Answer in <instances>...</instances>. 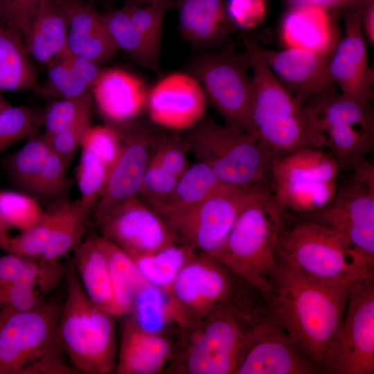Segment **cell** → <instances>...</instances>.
<instances>
[{"instance_id": "obj_1", "label": "cell", "mask_w": 374, "mask_h": 374, "mask_svg": "<svg viewBox=\"0 0 374 374\" xmlns=\"http://www.w3.org/2000/svg\"><path fill=\"white\" fill-rule=\"evenodd\" d=\"M347 298L348 288L319 284L278 262L267 299L268 315L325 373Z\"/></svg>"}, {"instance_id": "obj_2", "label": "cell", "mask_w": 374, "mask_h": 374, "mask_svg": "<svg viewBox=\"0 0 374 374\" xmlns=\"http://www.w3.org/2000/svg\"><path fill=\"white\" fill-rule=\"evenodd\" d=\"M177 327L191 325L229 309L256 321L269 318L262 292L216 258L197 252L167 291Z\"/></svg>"}, {"instance_id": "obj_3", "label": "cell", "mask_w": 374, "mask_h": 374, "mask_svg": "<svg viewBox=\"0 0 374 374\" xmlns=\"http://www.w3.org/2000/svg\"><path fill=\"white\" fill-rule=\"evenodd\" d=\"M252 71L253 95L247 132L274 160L310 147V110L278 80L264 60L256 37L241 35Z\"/></svg>"}, {"instance_id": "obj_4", "label": "cell", "mask_w": 374, "mask_h": 374, "mask_svg": "<svg viewBox=\"0 0 374 374\" xmlns=\"http://www.w3.org/2000/svg\"><path fill=\"white\" fill-rule=\"evenodd\" d=\"M278 262L302 276L327 286L348 288L354 280L374 275V262L362 256L330 229L290 215L276 247Z\"/></svg>"}, {"instance_id": "obj_5", "label": "cell", "mask_w": 374, "mask_h": 374, "mask_svg": "<svg viewBox=\"0 0 374 374\" xmlns=\"http://www.w3.org/2000/svg\"><path fill=\"white\" fill-rule=\"evenodd\" d=\"M62 305L44 300L0 319V374H76L65 360L59 331Z\"/></svg>"}, {"instance_id": "obj_6", "label": "cell", "mask_w": 374, "mask_h": 374, "mask_svg": "<svg viewBox=\"0 0 374 374\" xmlns=\"http://www.w3.org/2000/svg\"><path fill=\"white\" fill-rule=\"evenodd\" d=\"M188 152L224 184L271 191L274 159L251 134L203 118L182 138Z\"/></svg>"}, {"instance_id": "obj_7", "label": "cell", "mask_w": 374, "mask_h": 374, "mask_svg": "<svg viewBox=\"0 0 374 374\" xmlns=\"http://www.w3.org/2000/svg\"><path fill=\"white\" fill-rule=\"evenodd\" d=\"M288 215L271 192L261 194L242 211L215 257L253 284L266 299L278 267L276 247Z\"/></svg>"}, {"instance_id": "obj_8", "label": "cell", "mask_w": 374, "mask_h": 374, "mask_svg": "<svg viewBox=\"0 0 374 374\" xmlns=\"http://www.w3.org/2000/svg\"><path fill=\"white\" fill-rule=\"evenodd\" d=\"M64 278L66 296L61 306L59 331L71 365L79 373L114 371L118 353L114 317L88 297L73 264L66 265Z\"/></svg>"}, {"instance_id": "obj_9", "label": "cell", "mask_w": 374, "mask_h": 374, "mask_svg": "<svg viewBox=\"0 0 374 374\" xmlns=\"http://www.w3.org/2000/svg\"><path fill=\"white\" fill-rule=\"evenodd\" d=\"M257 322L224 309L191 325L176 328L174 353L165 373L235 374L242 348Z\"/></svg>"}, {"instance_id": "obj_10", "label": "cell", "mask_w": 374, "mask_h": 374, "mask_svg": "<svg viewBox=\"0 0 374 374\" xmlns=\"http://www.w3.org/2000/svg\"><path fill=\"white\" fill-rule=\"evenodd\" d=\"M310 110V147L328 151L340 169L369 153L374 145V116L371 103L341 93L314 97Z\"/></svg>"}, {"instance_id": "obj_11", "label": "cell", "mask_w": 374, "mask_h": 374, "mask_svg": "<svg viewBox=\"0 0 374 374\" xmlns=\"http://www.w3.org/2000/svg\"><path fill=\"white\" fill-rule=\"evenodd\" d=\"M339 169L335 157L325 149L297 150L274 160L271 193L288 214L317 212L334 197Z\"/></svg>"}, {"instance_id": "obj_12", "label": "cell", "mask_w": 374, "mask_h": 374, "mask_svg": "<svg viewBox=\"0 0 374 374\" xmlns=\"http://www.w3.org/2000/svg\"><path fill=\"white\" fill-rule=\"evenodd\" d=\"M350 168L352 177L338 186L323 208L300 216L334 231L352 249L374 262V166L361 157Z\"/></svg>"}, {"instance_id": "obj_13", "label": "cell", "mask_w": 374, "mask_h": 374, "mask_svg": "<svg viewBox=\"0 0 374 374\" xmlns=\"http://www.w3.org/2000/svg\"><path fill=\"white\" fill-rule=\"evenodd\" d=\"M226 126L247 132L253 79L247 53L228 49L199 55L189 64Z\"/></svg>"}, {"instance_id": "obj_14", "label": "cell", "mask_w": 374, "mask_h": 374, "mask_svg": "<svg viewBox=\"0 0 374 374\" xmlns=\"http://www.w3.org/2000/svg\"><path fill=\"white\" fill-rule=\"evenodd\" d=\"M231 186L185 211L162 217L179 242L215 257L242 211L261 194Z\"/></svg>"}, {"instance_id": "obj_15", "label": "cell", "mask_w": 374, "mask_h": 374, "mask_svg": "<svg viewBox=\"0 0 374 374\" xmlns=\"http://www.w3.org/2000/svg\"><path fill=\"white\" fill-rule=\"evenodd\" d=\"M325 373H374V275L348 286L341 328Z\"/></svg>"}, {"instance_id": "obj_16", "label": "cell", "mask_w": 374, "mask_h": 374, "mask_svg": "<svg viewBox=\"0 0 374 374\" xmlns=\"http://www.w3.org/2000/svg\"><path fill=\"white\" fill-rule=\"evenodd\" d=\"M289 335L269 318L257 322L240 352L235 374H318Z\"/></svg>"}, {"instance_id": "obj_17", "label": "cell", "mask_w": 374, "mask_h": 374, "mask_svg": "<svg viewBox=\"0 0 374 374\" xmlns=\"http://www.w3.org/2000/svg\"><path fill=\"white\" fill-rule=\"evenodd\" d=\"M102 236L132 255H144L179 243L163 219L138 196L119 205L97 223Z\"/></svg>"}, {"instance_id": "obj_18", "label": "cell", "mask_w": 374, "mask_h": 374, "mask_svg": "<svg viewBox=\"0 0 374 374\" xmlns=\"http://www.w3.org/2000/svg\"><path fill=\"white\" fill-rule=\"evenodd\" d=\"M66 265L6 253L0 256V312L30 310L64 276Z\"/></svg>"}, {"instance_id": "obj_19", "label": "cell", "mask_w": 374, "mask_h": 374, "mask_svg": "<svg viewBox=\"0 0 374 374\" xmlns=\"http://www.w3.org/2000/svg\"><path fill=\"white\" fill-rule=\"evenodd\" d=\"M125 125L119 130L123 137L121 152L94 208L96 223L119 205L138 196L150 158L155 136L141 125L130 123Z\"/></svg>"}, {"instance_id": "obj_20", "label": "cell", "mask_w": 374, "mask_h": 374, "mask_svg": "<svg viewBox=\"0 0 374 374\" xmlns=\"http://www.w3.org/2000/svg\"><path fill=\"white\" fill-rule=\"evenodd\" d=\"M206 96L193 75L172 73L148 90L145 109L155 124L172 129H190L203 118Z\"/></svg>"}, {"instance_id": "obj_21", "label": "cell", "mask_w": 374, "mask_h": 374, "mask_svg": "<svg viewBox=\"0 0 374 374\" xmlns=\"http://www.w3.org/2000/svg\"><path fill=\"white\" fill-rule=\"evenodd\" d=\"M362 5L351 7L345 12L344 37L339 41L330 57L328 70L341 93L371 103L373 98L374 75L368 65L361 25Z\"/></svg>"}, {"instance_id": "obj_22", "label": "cell", "mask_w": 374, "mask_h": 374, "mask_svg": "<svg viewBox=\"0 0 374 374\" xmlns=\"http://www.w3.org/2000/svg\"><path fill=\"white\" fill-rule=\"evenodd\" d=\"M260 51L273 73L301 102L337 91L328 70L330 56L291 48L274 51L260 46Z\"/></svg>"}, {"instance_id": "obj_23", "label": "cell", "mask_w": 374, "mask_h": 374, "mask_svg": "<svg viewBox=\"0 0 374 374\" xmlns=\"http://www.w3.org/2000/svg\"><path fill=\"white\" fill-rule=\"evenodd\" d=\"M121 328L115 372L117 374H156L164 371L175 350L172 331L154 332L143 328L133 317Z\"/></svg>"}, {"instance_id": "obj_24", "label": "cell", "mask_w": 374, "mask_h": 374, "mask_svg": "<svg viewBox=\"0 0 374 374\" xmlns=\"http://www.w3.org/2000/svg\"><path fill=\"white\" fill-rule=\"evenodd\" d=\"M91 91L100 114L113 125L131 123L146 107L145 84L123 69H103Z\"/></svg>"}, {"instance_id": "obj_25", "label": "cell", "mask_w": 374, "mask_h": 374, "mask_svg": "<svg viewBox=\"0 0 374 374\" xmlns=\"http://www.w3.org/2000/svg\"><path fill=\"white\" fill-rule=\"evenodd\" d=\"M67 20V49L98 63L110 59L118 50L103 19L91 3L84 0H55Z\"/></svg>"}, {"instance_id": "obj_26", "label": "cell", "mask_w": 374, "mask_h": 374, "mask_svg": "<svg viewBox=\"0 0 374 374\" xmlns=\"http://www.w3.org/2000/svg\"><path fill=\"white\" fill-rule=\"evenodd\" d=\"M280 37L286 48L331 56L340 40L338 28L328 9L292 6L284 15Z\"/></svg>"}, {"instance_id": "obj_27", "label": "cell", "mask_w": 374, "mask_h": 374, "mask_svg": "<svg viewBox=\"0 0 374 374\" xmlns=\"http://www.w3.org/2000/svg\"><path fill=\"white\" fill-rule=\"evenodd\" d=\"M181 37L194 46H210L222 42L234 29L225 0H175Z\"/></svg>"}, {"instance_id": "obj_28", "label": "cell", "mask_w": 374, "mask_h": 374, "mask_svg": "<svg viewBox=\"0 0 374 374\" xmlns=\"http://www.w3.org/2000/svg\"><path fill=\"white\" fill-rule=\"evenodd\" d=\"M68 24L66 15L55 0L39 8L24 37L32 58L47 65L67 50Z\"/></svg>"}, {"instance_id": "obj_29", "label": "cell", "mask_w": 374, "mask_h": 374, "mask_svg": "<svg viewBox=\"0 0 374 374\" xmlns=\"http://www.w3.org/2000/svg\"><path fill=\"white\" fill-rule=\"evenodd\" d=\"M73 251V265L88 297L114 318L121 317L115 302L107 259L96 235L81 242Z\"/></svg>"}, {"instance_id": "obj_30", "label": "cell", "mask_w": 374, "mask_h": 374, "mask_svg": "<svg viewBox=\"0 0 374 374\" xmlns=\"http://www.w3.org/2000/svg\"><path fill=\"white\" fill-rule=\"evenodd\" d=\"M39 88L36 71L21 36L12 26L0 21V90Z\"/></svg>"}, {"instance_id": "obj_31", "label": "cell", "mask_w": 374, "mask_h": 374, "mask_svg": "<svg viewBox=\"0 0 374 374\" xmlns=\"http://www.w3.org/2000/svg\"><path fill=\"white\" fill-rule=\"evenodd\" d=\"M226 186L210 167L197 161L182 173L172 193L154 211L161 217L169 216L197 205Z\"/></svg>"}, {"instance_id": "obj_32", "label": "cell", "mask_w": 374, "mask_h": 374, "mask_svg": "<svg viewBox=\"0 0 374 374\" xmlns=\"http://www.w3.org/2000/svg\"><path fill=\"white\" fill-rule=\"evenodd\" d=\"M97 201L81 197L57 204L58 216L48 246L41 259L60 261L81 242L89 217Z\"/></svg>"}, {"instance_id": "obj_33", "label": "cell", "mask_w": 374, "mask_h": 374, "mask_svg": "<svg viewBox=\"0 0 374 374\" xmlns=\"http://www.w3.org/2000/svg\"><path fill=\"white\" fill-rule=\"evenodd\" d=\"M108 265L116 304L121 316L130 313L136 293L147 281L131 256L119 246L103 236H97Z\"/></svg>"}, {"instance_id": "obj_34", "label": "cell", "mask_w": 374, "mask_h": 374, "mask_svg": "<svg viewBox=\"0 0 374 374\" xmlns=\"http://www.w3.org/2000/svg\"><path fill=\"white\" fill-rule=\"evenodd\" d=\"M106 28L118 49L139 64L159 72V51L155 49L131 20L125 6L103 14Z\"/></svg>"}, {"instance_id": "obj_35", "label": "cell", "mask_w": 374, "mask_h": 374, "mask_svg": "<svg viewBox=\"0 0 374 374\" xmlns=\"http://www.w3.org/2000/svg\"><path fill=\"white\" fill-rule=\"evenodd\" d=\"M195 253L191 247L179 242L148 254L127 253L148 283L168 291L180 271Z\"/></svg>"}, {"instance_id": "obj_36", "label": "cell", "mask_w": 374, "mask_h": 374, "mask_svg": "<svg viewBox=\"0 0 374 374\" xmlns=\"http://www.w3.org/2000/svg\"><path fill=\"white\" fill-rule=\"evenodd\" d=\"M50 152L49 136L44 132L29 138L19 150L3 158L2 165L15 185L34 193Z\"/></svg>"}, {"instance_id": "obj_37", "label": "cell", "mask_w": 374, "mask_h": 374, "mask_svg": "<svg viewBox=\"0 0 374 374\" xmlns=\"http://www.w3.org/2000/svg\"><path fill=\"white\" fill-rule=\"evenodd\" d=\"M129 314L140 326L150 331H173L177 326L168 292L148 282L136 293Z\"/></svg>"}, {"instance_id": "obj_38", "label": "cell", "mask_w": 374, "mask_h": 374, "mask_svg": "<svg viewBox=\"0 0 374 374\" xmlns=\"http://www.w3.org/2000/svg\"><path fill=\"white\" fill-rule=\"evenodd\" d=\"M41 127V112L30 107L10 105L0 113V152L37 134Z\"/></svg>"}, {"instance_id": "obj_39", "label": "cell", "mask_w": 374, "mask_h": 374, "mask_svg": "<svg viewBox=\"0 0 374 374\" xmlns=\"http://www.w3.org/2000/svg\"><path fill=\"white\" fill-rule=\"evenodd\" d=\"M57 216V205L44 211L40 219L33 226L15 236H11L7 253L41 259L53 235Z\"/></svg>"}, {"instance_id": "obj_40", "label": "cell", "mask_w": 374, "mask_h": 374, "mask_svg": "<svg viewBox=\"0 0 374 374\" xmlns=\"http://www.w3.org/2000/svg\"><path fill=\"white\" fill-rule=\"evenodd\" d=\"M42 210L36 199L17 191L0 190V220L10 229L24 231L42 217Z\"/></svg>"}, {"instance_id": "obj_41", "label": "cell", "mask_w": 374, "mask_h": 374, "mask_svg": "<svg viewBox=\"0 0 374 374\" xmlns=\"http://www.w3.org/2000/svg\"><path fill=\"white\" fill-rule=\"evenodd\" d=\"M91 93L78 98H58L41 112L42 127L47 134H54L91 114Z\"/></svg>"}, {"instance_id": "obj_42", "label": "cell", "mask_w": 374, "mask_h": 374, "mask_svg": "<svg viewBox=\"0 0 374 374\" xmlns=\"http://www.w3.org/2000/svg\"><path fill=\"white\" fill-rule=\"evenodd\" d=\"M77 181L81 197L98 201L110 168L103 158L88 148L81 146Z\"/></svg>"}, {"instance_id": "obj_43", "label": "cell", "mask_w": 374, "mask_h": 374, "mask_svg": "<svg viewBox=\"0 0 374 374\" xmlns=\"http://www.w3.org/2000/svg\"><path fill=\"white\" fill-rule=\"evenodd\" d=\"M47 80L41 92L58 98H78L89 93V88L61 59L47 65Z\"/></svg>"}, {"instance_id": "obj_44", "label": "cell", "mask_w": 374, "mask_h": 374, "mask_svg": "<svg viewBox=\"0 0 374 374\" xmlns=\"http://www.w3.org/2000/svg\"><path fill=\"white\" fill-rule=\"evenodd\" d=\"M173 2L157 1L144 7L129 3L125 5L134 26L159 51L161 44L164 16L166 12L172 8Z\"/></svg>"}, {"instance_id": "obj_45", "label": "cell", "mask_w": 374, "mask_h": 374, "mask_svg": "<svg viewBox=\"0 0 374 374\" xmlns=\"http://www.w3.org/2000/svg\"><path fill=\"white\" fill-rule=\"evenodd\" d=\"M178 179L150 158L138 195L154 210L168 198Z\"/></svg>"}, {"instance_id": "obj_46", "label": "cell", "mask_w": 374, "mask_h": 374, "mask_svg": "<svg viewBox=\"0 0 374 374\" xmlns=\"http://www.w3.org/2000/svg\"><path fill=\"white\" fill-rule=\"evenodd\" d=\"M188 152L182 138L172 135L155 136L150 159L179 177L189 166Z\"/></svg>"}, {"instance_id": "obj_47", "label": "cell", "mask_w": 374, "mask_h": 374, "mask_svg": "<svg viewBox=\"0 0 374 374\" xmlns=\"http://www.w3.org/2000/svg\"><path fill=\"white\" fill-rule=\"evenodd\" d=\"M66 164L51 150L38 178L34 193L46 198L60 197L67 189L69 179Z\"/></svg>"}, {"instance_id": "obj_48", "label": "cell", "mask_w": 374, "mask_h": 374, "mask_svg": "<svg viewBox=\"0 0 374 374\" xmlns=\"http://www.w3.org/2000/svg\"><path fill=\"white\" fill-rule=\"evenodd\" d=\"M91 115L87 116L69 127L49 136L51 150L57 154L67 166L80 148L84 134L91 126Z\"/></svg>"}, {"instance_id": "obj_49", "label": "cell", "mask_w": 374, "mask_h": 374, "mask_svg": "<svg viewBox=\"0 0 374 374\" xmlns=\"http://www.w3.org/2000/svg\"><path fill=\"white\" fill-rule=\"evenodd\" d=\"M228 18L234 28L249 30L256 28L265 19V0H226Z\"/></svg>"}, {"instance_id": "obj_50", "label": "cell", "mask_w": 374, "mask_h": 374, "mask_svg": "<svg viewBox=\"0 0 374 374\" xmlns=\"http://www.w3.org/2000/svg\"><path fill=\"white\" fill-rule=\"evenodd\" d=\"M3 21L12 26L23 40L41 6L48 0H2Z\"/></svg>"}, {"instance_id": "obj_51", "label": "cell", "mask_w": 374, "mask_h": 374, "mask_svg": "<svg viewBox=\"0 0 374 374\" xmlns=\"http://www.w3.org/2000/svg\"><path fill=\"white\" fill-rule=\"evenodd\" d=\"M58 58L64 61L90 90L103 70L100 69L99 63L87 57L72 53L68 49Z\"/></svg>"}, {"instance_id": "obj_52", "label": "cell", "mask_w": 374, "mask_h": 374, "mask_svg": "<svg viewBox=\"0 0 374 374\" xmlns=\"http://www.w3.org/2000/svg\"><path fill=\"white\" fill-rule=\"evenodd\" d=\"M361 25L364 34L372 44L374 43V2L368 0L362 5Z\"/></svg>"}, {"instance_id": "obj_53", "label": "cell", "mask_w": 374, "mask_h": 374, "mask_svg": "<svg viewBox=\"0 0 374 374\" xmlns=\"http://www.w3.org/2000/svg\"><path fill=\"white\" fill-rule=\"evenodd\" d=\"M292 6H313L329 9L330 8L339 7L340 3L339 0H289Z\"/></svg>"}, {"instance_id": "obj_54", "label": "cell", "mask_w": 374, "mask_h": 374, "mask_svg": "<svg viewBox=\"0 0 374 374\" xmlns=\"http://www.w3.org/2000/svg\"><path fill=\"white\" fill-rule=\"evenodd\" d=\"M9 229L0 220V249L7 253L11 235Z\"/></svg>"}, {"instance_id": "obj_55", "label": "cell", "mask_w": 374, "mask_h": 374, "mask_svg": "<svg viewBox=\"0 0 374 374\" xmlns=\"http://www.w3.org/2000/svg\"><path fill=\"white\" fill-rule=\"evenodd\" d=\"M368 0H339L340 6L356 7L362 5Z\"/></svg>"}, {"instance_id": "obj_56", "label": "cell", "mask_w": 374, "mask_h": 374, "mask_svg": "<svg viewBox=\"0 0 374 374\" xmlns=\"http://www.w3.org/2000/svg\"><path fill=\"white\" fill-rule=\"evenodd\" d=\"M162 1H174L171 0H127V3L141 6L142 5L149 4L154 2Z\"/></svg>"}, {"instance_id": "obj_57", "label": "cell", "mask_w": 374, "mask_h": 374, "mask_svg": "<svg viewBox=\"0 0 374 374\" xmlns=\"http://www.w3.org/2000/svg\"><path fill=\"white\" fill-rule=\"evenodd\" d=\"M10 105L11 104L6 99L3 91L0 90V113Z\"/></svg>"}, {"instance_id": "obj_58", "label": "cell", "mask_w": 374, "mask_h": 374, "mask_svg": "<svg viewBox=\"0 0 374 374\" xmlns=\"http://www.w3.org/2000/svg\"><path fill=\"white\" fill-rule=\"evenodd\" d=\"M3 1L0 0V21H3Z\"/></svg>"}, {"instance_id": "obj_59", "label": "cell", "mask_w": 374, "mask_h": 374, "mask_svg": "<svg viewBox=\"0 0 374 374\" xmlns=\"http://www.w3.org/2000/svg\"><path fill=\"white\" fill-rule=\"evenodd\" d=\"M3 312H0V319H1V317H2V315H3Z\"/></svg>"}, {"instance_id": "obj_60", "label": "cell", "mask_w": 374, "mask_h": 374, "mask_svg": "<svg viewBox=\"0 0 374 374\" xmlns=\"http://www.w3.org/2000/svg\"><path fill=\"white\" fill-rule=\"evenodd\" d=\"M84 1H87V0H84Z\"/></svg>"}]
</instances>
